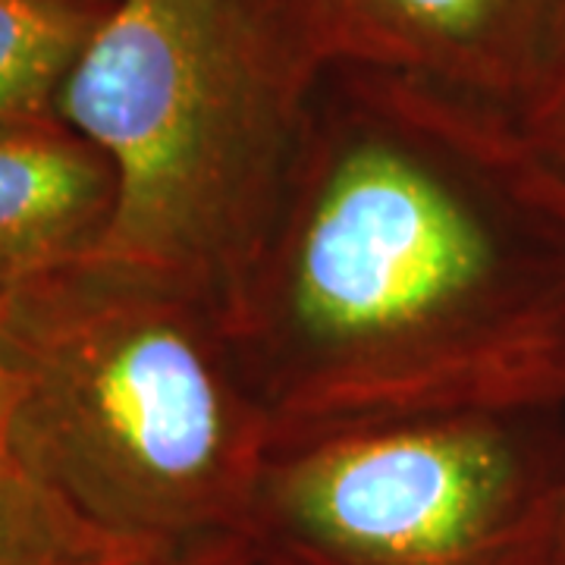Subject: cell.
I'll use <instances>...</instances> for the list:
<instances>
[{
  "instance_id": "3957f363",
  "label": "cell",
  "mask_w": 565,
  "mask_h": 565,
  "mask_svg": "<svg viewBox=\"0 0 565 565\" xmlns=\"http://www.w3.org/2000/svg\"><path fill=\"white\" fill-rule=\"evenodd\" d=\"M321 76L277 0H110L57 95L117 182L95 255L182 282L233 321Z\"/></svg>"
},
{
  "instance_id": "5b68a950",
  "label": "cell",
  "mask_w": 565,
  "mask_h": 565,
  "mask_svg": "<svg viewBox=\"0 0 565 565\" xmlns=\"http://www.w3.org/2000/svg\"><path fill=\"white\" fill-rule=\"evenodd\" d=\"M321 66L449 92L522 122L565 54V0H277Z\"/></svg>"
},
{
  "instance_id": "8fae6325",
  "label": "cell",
  "mask_w": 565,
  "mask_h": 565,
  "mask_svg": "<svg viewBox=\"0 0 565 565\" xmlns=\"http://www.w3.org/2000/svg\"><path fill=\"white\" fill-rule=\"evenodd\" d=\"M13 399H17V377L10 364L0 355V456H7V437H10V415H13Z\"/></svg>"
},
{
  "instance_id": "ba28073f",
  "label": "cell",
  "mask_w": 565,
  "mask_h": 565,
  "mask_svg": "<svg viewBox=\"0 0 565 565\" xmlns=\"http://www.w3.org/2000/svg\"><path fill=\"white\" fill-rule=\"evenodd\" d=\"M154 550L88 519L0 456V565H141Z\"/></svg>"
},
{
  "instance_id": "30bf717a",
  "label": "cell",
  "mask_w": 565,
  "mask_h": 565,
  "mask_svg": "<svg viewBox=\"0 0 565 565\" xmlns=\"http://www.w3.org/2000/svg\"><path fill=\"white\" fill-rule=\"evenodd\" d=\"M519 126H522L525 139L531 141V148L559 177H565V54Z\"/></svg>"
},
{
  "instance_id": "277c9868",
  "label": "cell",
  "mask_w": 565,
  "mask_h": 565,
  "mask_svg": "<svg viewBox=\"0 0 565 565\" xmlns=\"http://www.w3.org/2000/svg\"><path fill=\"white\" fill-rule=\"evenodd\" d=\"M565 408L456 412L277 444L245 519L274 565H550Z\"/></svg>"
},
{
  "instance_id": "7c38bea8",
  "label": "cell",
  "mask_w": 565,
  "mask_h": 565,
  "mask_svg": "<svg viewBox=\"0 0 565 565\" xmlns=\"http://www.w3.org/2000/svg\"><path fill=\"white\" fill-rule=\"evenodd\" d=\"M550 565H565V484L553 519V534H550Z\"/></svg>"
},
{
  "instance_id": "52a82bcc",
  "label": "cell",
  "mask_w": 565,
  "mask_h": 565,
  "mask_svg": "<svg viewBox=\"0 0 565 565\" xmlns=\"http://www.w3.org/2000/svg\"><path fill=\"white\" fill-rule=\"evenodd\" d=\"M110 0H0V129L57 117V95Z\"/></svg>"
},
{
  "instance_id": "8992f818",
  "label": "cell",
  "mask_w": 565,
  "mask_h": 565,
  "mask_svg": "<svg viewBox=\"0 0 565 565\" xmlns=\"http://www.w3.org/2000/svg\"><path fill=\"white\" fill-rule=\"evenodd\" d=\"M117 182L61 117L0 129V321L35 282L102 248Z\"/></svg>"
},
{
  "instance_id": "6da1fadb",
  "label": "cell",
  "mask_w": 565,
  "mask_h": 565,
  "mask_svg": "<svg viewBox=\"0 0 565 565\" xmlns=\"http://www.w3.org/2000/svg\"><path fill=\"white\" fill-rule=\"evenodd\" d=\"M233 330L274 446L565 408V177L500 110L327 66Z\"/></svg>"
},
{
  "instance_id": "7a4b0ae2",
  "label": "cell",
  "mask_w": 565,
  "mask_h": 565,
  "mask_svg": "<svg viewBox=\"0 0 565 565\" xmlns=\"http://www.w3.org/2000/svg\"><path fill=\"white\" fill-rule=\"evenodd\" d=\"M0 355L7 456L88 519L148 546L245 527L274 422L221 305L88 255L10 305Z\"/></svg>"
},
{
  "instance_id": "9c48e42d",
  "label": "cell",
  "mask_w": 565,
  "mask_h": 565,
  "mask_svg": "<svg viewBox=\"0 0 565 565\" xmlns=\"http://www.w3.org/2000/svg\"><path fill=\"white\" fill-rule=\"evenodd\" d=\"M141 565H274V559L245 527H233L185 544L161 546Z\"/></svg>"
}]
</instances>
